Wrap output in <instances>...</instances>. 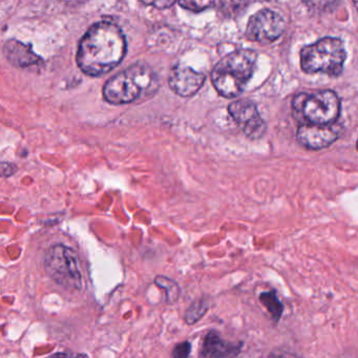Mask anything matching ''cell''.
<instances>
[{
    "label": "cell",
    "mask_w": 358,
    "mask_h": 358,
    "mask_svg": "<svg viewBox=\"0 0 358 358\" xmlns=\"http://www.w3.org/2000/svg\"><path fill=\"white\" fill-rule=\"evenodd\" d=\"M127 50V38L119 27L110 22H97L79 43L77 64L85 74L100 76L120 64Z\"/></svg>",
    "instance_id": "6da1fadb"
},
{
    "label": "cell",
    "mask_w": 358,
    "mask_h": 358,
    "mask_svg": "<svg viewBox=\"0 0 358 358\" xmlns=\"http://www.w3.org/2000/svg\"><path fill=\"white\" fill-rule=\"evenodd\" d=\"M257 55L252 50L228 54L211 73L213 87L225 98L238 97L255 73Z\"/></svg>",
    "instance_id": "7a4b0ae2"
},
{
    "label": "cell",
    "mask_w": 358,
    "mask_h": 358,
    "mask_svg": "<svg viewBox=\"0 0 358 358\" xmlns=\"http://www.w3.org/2000/svg\"><path fill=\"white\" fill-rule=\"evenodd\" d=\"M156 75L145 64H135L119 73L104 85V99L110 104H127L152 91Z\"/></svg>",
    "instance_id": "3957f363"
},
{
    "label": "cell",
    "mask_w": 358,
    "mask_h": 358,
    "mask_svg": "<svg viewBox=\"0 0 358 358\" xmlns=\"http://www.w3.org/2000/svg\"><path fill=\"white\" fill-rule=\"evenodd\" d=\"M345 57L343 41L327 37L301 50V66L307 74L324 73L336 77L343 72Z\"/></svg>",
    "instance_id": "277c9868"
},
{
    "label": "cell",
    "mask_w": 358,
    "mask_h": 358,
    "mask_svg": "<svg viewBox=\"0 0 358 358\" xmlns=\"http://www.w3.org/2000/svg\"><path fill=\"white\" fill-rule=\"evenodd\" d=\"M45 271L50 278L68 290L83 289V274L78 257L70 247L56 244L48 249L45 255Z\"/></svg>",
    "instance_id": "5b68a950"
},
{
    "label": "cell",
    "mask_w": 358,
    "mask_h": 358,
    "mask_svg": "<svg viewBox=\"0 0 358 358\" xmlns=\"http://www.w3.org/2000/svg\"><path fill=\"white\" fill-rule=\"evenodd\" d=\"M296 112L313 124H333L341 113V101L332 91H320L313 94H301L293 100Z\"/></svg>",
    "instance_id": "8992f818"
},
{
    "label": "cell",
    "mask_w": 358,
    "mask_h": 358,
    "mask_svg": "<svg viewBox=\"0 0 358 358\" xmlns=\"http://www.w3.org/2000/svg\"><path fill=\"white\" fill-rule=\"evenodd\" d=\"M282 16L270 10H262L252 16L247 24L246 36L259 43H271L284 33Z\"/></svg>",
    "instance_id": "52a82bcc"
},
{
    "label": "cell",
    "mask_w": 358,
    "mask_h": 358,
    "mask_svg": "<svg viewBox=\"0 0 358 358\" xmlns=\"http://www.w3.org/2000/svg\"><path fill=\"white\" fill-rule=\"evenodd\" d=\"M230 116L251 140H259L265 135L266 123L257 106L249 100H238L228 108Z\"/></svg>",
    "instance_id": "ba28073f"
},
{
    "label": "cell",
    "mask_w": 358,
    "mask_h": 358,
    "mask_svg": "<svg viewBox=\"0 0 358 358\" xmlns=\"http://www.w3.org/2000/svg\"><path fill=\"white\" fill-rule=\"evenodd\" d=\"M338 136V131L333 129L332 124L305 123L297 129L296 139L307 150H320L332 145Z\"/></svg>",
    "instance_id": "9c48e42d"
},
{
    "label": "cell",
    "mask_w": 358,
    "mask_h": 358,
    "mask_svg": "<svg viewBox=\"0 0 358 358\" xmlns=\"http://www.w3.org/2000/svg\"><path fill=\"white\" fill-rule=\"evenodd\" d=\"M204 83V75L188 66H177L169 73V87L181 97H190L198 93Z\"/></svg>",
    "instance_id": "30bf717a"
},
{
    "label": "cell",
    "mask_w": 358,
    "mask_h": 358,
    "mask_svg": "<svg viewBox=\"0 0 358 358\" xmlns=\"http://www.w3.org/2000/svg\"><path fill=\"white\" fill-rule=\"evenodd\" d=\"M241 345L224 341L219 333L210 331L203 341L200 356L203 357H231L238 355Z\"/></svg>",
    "instance_id": "8fae6325"
},
{
    "label": "cell",
    "mask_w": 358,
    "mask_h": 358,
    "mask_svg": "<svg viewBox=\"0 0 358 358\" xmlns=\"http://www.w3.org/2000/svg\"><path fill=\"white\" fill-rule=\"evenodd\" d=\"M5 54L8 62L18 68H28L41 62V58L28 45L20 41H8L5 45Z\"/></svg>",
    "instance_id": "7c38bea8"
},
{
    "label": "cell",
    "mask_w": 358,
    "mask_h": 358,
    "mask_svg": "<svg viewBox=\"0 0 358 358\" xmlns=\"http://www.w3.org/2000/svg\"><path fill=\"white\" fill-rule=\"evenodd\" d=\"M259 301L269 312L272 320L278 322L282 317V312H284V306H282V303L278 299L276 293L274 291L262 293L259 295Z\"/></svg>",
    "instance_id": "4fadbf2b"
},
{
    "label": "cell",
    "mask_w": 358,
    "mask_h": 358,
    "mask_svg": "<svg viewBox=\"0 0 358 358\" xmlns=\"http://www.w3.org/2000/svg\"><path fill=\"white\" fill-rule=\"evenodd\" d=\"M155 284L160 287L161 289H164L165 293H166V301L169 303H175L179 299L181 290H180L179 285L175 280L166 278V276L158 275L155 278Z\"/></svg>",
    "instance_id": "5bb4252c"
},
{
    "label": "cell",
    "mask_w": 358,
    "mask_h": 358,
    "mask_svg": "<svg viewBox=\"0 0 358 358\" xmlns=\"http://www.w3.org/2000/svg\"><path fill=\"white\" fill-rule=\"evenodd\" d=\"M208 310V303L205 299H196V301L190 305L185 313V322L188 324H196L198 320L204 316Z\"/></svg>",
    "instance_id": "9a60e30c"
},
{
    "label": "cell",
    "mask_w": 358,
    "mask_h": 358,
    "mask_svg": "<svg viewBox=\"0 0 358 358\" xmlns=\"http://www.w3.org/2000/svg\"><path fill=\"white\" fill-rule=\"evenodd\" d=\"M178 3L183 9L199 13L213 7L215 0H178Z\"/></svg>",
    "instance_id": "2e32d148"
},
{
    "label": "cell",
    "mask_w": 358,
    "mask_h": 358,
    "mask_svg": "<svg viewBox=\"0 0 358 358\" xmlns=\"http://www.w3.org/2000/svg\"><path fill=\"white\" fill-rule=\"evenodd\" d=\"M247 0H220V8L227 16L236 15L246 8Z\"/></svg>",
    "instance_id": "e0dca14e"
},
{
    "label": "cell",
    "mask_w": 358,
    "mask_h": 358,
    "mask_svg": "<svg viewBox=\"0 0 358 358\" xmlns=\"http://www.w3.org/2000/svg\"><path fill=\"white\" fill-rule=\"evenodd\" d=\"M303 3L312 11L322 13L332 11L338 3V0H303Z\"/></svg>",
    "instance_id": "ac0fdd59"
},
{
    "label": "cell",
    "mask_w": 358,
    "mask_h": 358,
    "mask_svg": "<svg viewBox=\"0 0 358 358\" xmlns=\"http://www.w3.org/2000/svg\"><path fill=\"white\" fill-rule=\"evenodd\" d=\"M190 352H192V343L189 341H183L176 345L173 356L176 358H185L189 356Z\"/></svg>",
    "instance_id": "d6986e66"
},
{
    "label": "cell",
    "mask_w": 358,
    "mask_h": 358,
    "mask_svg": "<svg viewBox=\"0 0 358 358\" xmlns=\"http://www.w3.org/2000/svg\"><path fill=\"white\" fill-rule=\"evenodd\" d=\"M140 1L157 9L164 10L171 8L178 0H140Z\"/></svg>",
    "instance_id": "ffe728a7"
},
{
    "label": "cell",
    "mask_w": 358,
    "mask_h": 358,
    "mask_svg": "<svg viewBox=\"0 0 358 358\" xmlns=\"http://www.w3.org/2000/svg\"><path fill=\"white\" fill-rule=\"evenodd\" d=\"M17 171V167L12 163L3 162L1 163V175L3 177L8 178L14 175V173Z\"/></svg>",
    "instance_id": "44dd1931"
},
{
    "label": "cell",
    "mask_w": 358,
    "mask_h": 358,
    "mask_svg": "<svg viewBox=\"0 0 358 358\" xmlns=\"http://www.w3.org/2000/svg\"><path fill=\"white\" fill-rule=\"evenodd\" d=\"M64 3H69V5L76 6L78 3H83L85 0H64Z\"/></svg>",
    "instance_id": "7402d4cb"
},
{
    "label": "cell",
    "mask_w": 358,
    "mask_h": 358,
    "mask_svg": "<svg viewBox=\"0 0 358 358\" xmlns=\"http://www.w3.org/2000/svg\"><path fill=\"white\" fill-rule=\"evenodd\" d=\"M354 3H355L356 8H357L358 10V0H354Z\"/></svg>",
    "instance_id": "603a6c76"
},
{
    "label": "cell",
    "mask_w": 358,
    "mask_h": 358,
    "mask_svg": "<svg viewBox=\"0 0 358 358\" xmlns=\"http://www.w3.org/2000/svg\"><path fill=\"white\" fill-rule=\"evenodd\" d=\"M356 150H357V152H358V139H357V142H356Z\"/></svg>",
    "instance_id": "cb8c5ba5"
}]
</instances>
